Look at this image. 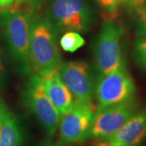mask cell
I'll list each match as a JSON object with an SVG mask.
<instances>
[{
	"mask_svg": "<svg viewBox=\"0 0 146 146\" xmlns=\"http://www.w3.org/2000/svg\"><path fill=\"white\" fill-rule=\"evenodd\" d=\"M35 146H67L63 145L62 144H60L59 142L58 143H55L54 141H41L40 143H38L37 145Z\"/></svg>",
	"mask_w": 146,
	"mask_h": 146,
	"instance_id": "cell-19",
	"label": "cell"
},
{
	"mask_svg": "<svg viewBox=\"0 0 146 146\" xmlns=\"http://www.w3.org/2000/svg\"><path fill=\"white\" fill-rule=\"evenodd\" d=\"M23 101L47 136H53L58 130L60 115L48 98L40 76H29L23 89Z\"/></svg>",
	"mask_w": 146,
	"mask_h": 146,
	"instance_id": "cell-4",
	"label": "cell"
},
{
	"mask_svg": "<svg viewBox=\"0 0 146 146\" xmlns=\"http://www.w3.org/2000/svg\"><path fill=\"white\" fill-rule=\"evenodd\" d=\"M132 57L136 64L146 72V36H137L132 49Z\"/></svg>",
	"mask_w": 146,
	"mask_h": 146,
	"instance_id": "cell-14",
	"label": "cell"
},
{
	"mask_svg": "<svg viewBox=\"0 0 146 146\" xmlns=\"http://www.w3.org/2000/svg\"><path fill=\"white\" fill-rule=\"evenodd\" d=\"M48 98L60 116L72 108L74 98L69 89L61 80L58 68L39 75Z\"/></svg>",
	"mask_w": 146,
	"mask_h": 146,
	"instance_id": "cell-11",
	"label": "cell"
},
{
	"mask_svg": "<svg viewBox=\"0 0 146 146\" xmlns=\"http://www.w3.org/2000/svg\"><path fill=\"white\" fill-rule=\"evenodd\" d=\"M7 110L8 109L7 108V106L3 103V102L0 99V122H1V120L3 119V118L5 115L6 112L7 111Z\"/></svg>",
	"mask_w": 146,
	"mask_h": 146,
	"instance_id": "cell-21",
	"label": "cell"
},
{
	"mask_svg": "<svg viewBox=\"0 0 146 146\" xmlns=\"http://www.w3.org/2000/svg\"><path fill=\"white\" fill-rule=\"evenodd\" d=\"M48 18L61 31L86 33L94 23L87 0H52Z\"/></svg>",
	"mask_w": 146,
	"mask_h": 146,
	"instance_id": "cell-6",
	"label": "cell"
},
{
	"mask_svg": "<svg viewBox=\"0 0 146 146\" xmlns=\"http://www.w3.org/2000/svg\"><path fill=\"white\" fill-rule=\"evenodd\" d=\"M95 111L93 102L75 101L72 108L60 116L59 143L68 146L89 138Z\"/></svg>",
	"mask_w": 146,
	"mask_h": 146,
	"instance_id": "cell-7",
	"label": "cell"
},
{
	"mask_svg": "<svg viewBox=\"0 0 146 146\" xmlns=\"http://www.w3.org/2000/svg\"><path fill=\"white\" fill-rule=\"evenodd\" d=\"M146 139V110H138L115 133L102 141L105 146H141Z\"/></svg>",
	"mask_w": 146,
	"mask_h": 146,
	"instance_id": "cell-10",
	"label": "cell"
},
{
	"mask_svg": "<svg viewBox=\"0 0 146 146\" xmlns=\"http://www.w3.org/2000/svg\"><path fill=\"white\" fill-rule=\"evenodd\" d=\"M31 14L16 9H4L0 12V26L6 42L18 69L24 75L32 72L29 58Z\"/></svg>",
	"mask_w": 146,
	"mask_h": 146,
	"instance_id": "cell-2",
	"label": "cell"
},
{
	"mask_svg": "<svg viewBox=\"0 0 146 146\" xmlns=\"http://www.w3.org/2000/svg\"><path fill=\"white\" fill-rule=\"evenodd\" d=\"M58 29L48 17L31 14L29 58L32 71L42 75L62 63Z\"/></svg>",
	"mask_w": 146,
	"mask_h": 146,
	"instance_id": "cell-1",
	"label": "cell"
},
{
	"mask_svg": "<svg viewBox=\"0 0 146 146\" xmlns=\"http://www.w3.org/2000/svg\"><path fill=\"white\" fill-rule=\"evenodd\" d=\"M92 146H105V143L103 141H102L100 143H98V145H92Z\"/></svg>",
	"mask_w": 146,
	"mask_h": 146,
	"instance_id": "cell-22",
	"label": "cell"
},
{
	"mask_svg": "<svg viewBox=\"0 0 146 146\" xmlns=\"http://www.w3.org/2000/svg\"><path fill=\"white\" fill-rule=\"evenodd\" d=\"M85 44V40L80 33L74 31L66 32L59 38V46L66 52L73 53L78 50Z\"/></svg>",
	"mask_w": 146,
	"mask_h": 146,
	"instance_id": "cell-13",
	"label": "cell"
},
{
	"mask_svg": "<svg viewBox=\"0 0 146 146\" xmlns=\"http://www.w3.org/2000/svg\"><path fill=\"white\" fill-rule=\"evenodd\" d=\"M96 2L108 16L106 19H115L118 15L121 0H96Z\"/></svg>",
	"mask_w": 146,
	"mask_h": 146,
	"instance_id": "cell-15",
	"label": "cell"
},
{
	"mask_svg": "<svg viewBox=\"0 0 146 146\" xmlns=\"http://www.w3.org/2000/svg\"><path fill=\"white\" fill-rule=\"evenodd\" d=\"M136 84L127 68V63L99 76L95 84L94 96L98 107H106L135 99Z\"/></svg>",
	"mask_w": 146,
	"mask_h": 146,
	"instance_id": "cell-5",
	"label": "cell"
},
{
	"mask_svg": "<svg viewBox=\"0 0 146 146\" xmlns=\"http://www.w3.org/2000/svg\"><path fill=\"white\" fill-rule=\"evenodd\" d=\"M23 141L20 121L7 110L0 122V146H22Z\"/></svg>",
	"mask_w": 146,
	"mask_h": 146,
	"instance_id": "cell-12",
	"label": "cell"
},
{
	"mask_svg": "<svg viewBox=\"0 0 146 146\" xmlns=\"http://www.w3.org/2000/svg\"><path fill=\"white\" fill-rule=\"evenodd\" d=\"M137 36H146V7L136 11Z\"/></svg>",
	"mask_w": 146,
	"mask_h": 146,
	"instance_id": "cell-16",
	"label": "cell"
},
{
	"mask_svg": "<svg viewBox=\"0 0 146 146\" xmlns=\"http://www.w3.org/2000/svg\"><path fill=\"white\" fill-rule=\"evenodd\" d=\"M123 28L115 19H106L97 35L94 46L95 66L99 76L127 63L123 52Z\"/></svg>",
	"mask_w": 146,
	"mask_h": 146,
	"instance_id": "cell-3",
	"label": "cell"
},
{
	"mask_svg": "<svg viewBox=\"0 0 146 146\" xmlns=\"http://www.w3.org/2000/svg\"><path fill=\"white\" fill-rule=\"evenodd\" d=\"M5 84V73H4V68L0 57V87L3 86Z\"/></svg>",
	"mask_w": 146,
	"mask_h": 146,
	"instance_id": "cell-20",
	"label": "cell"
},
{
	"mask_svg": "<svg viewBox=\"0 0 146 146\" xmlns=\"http://www.w3.org/2000/svg\"><path fill=\"white\" fill-rule=\"evenodd\" d=\"M58 74L74 101L92 102L96 84L89 63L83 60L62 63L58 67Z\"/></svg>",
	"mask_w": 146,
	"mask_h": 146,
	"instance_id": "cell-9",
	"label": "cell"
},
{
	"mask_svg": "<svg viewBox=\"0 0 146 146\" xmlns=\"http://www.w3.org/2000/svg\"><path fill=\"white\" fill-rule=\"evenodd\" d=\"M139 110L136 98L119 104L97 107L89 138L104 141L112 136Z\"/></svg>",
	"mask_w": 146,
	"mask_h": 146,
	"instance_id": "cell-8",
	"label": "cell"
},
{
	"mask_svg": "<svg viewBox=\"0 0 146 146\" xmlns=\"http://www.w3.org/2000/svg\"><path fill=\"white\" fill-rule=\"evenodd\" d=\"M43 0H16V3L18 5H28L31 7H36L40 4Z\"/></svg>",
	"mask_w": 146,
	"mask_h": 146,
	"instance_id": "cell-18",
	"label": "cell"
},
{
	"mask_svg": "<svg viewBox=\"0 0 146 146\" xmlns=\"http://www.w3.org/2000/svg\"><path fill=\"white\" fill-rule=\"evenodd\" d=\"M121 4L127 6L131 10H137L146 7V0H121Z\"/></svg>",
	"mask_w": 146,
	"mask_h": 146,
	"instance_id": "cell-17",
	"label": "cell"
}]
</instances>
